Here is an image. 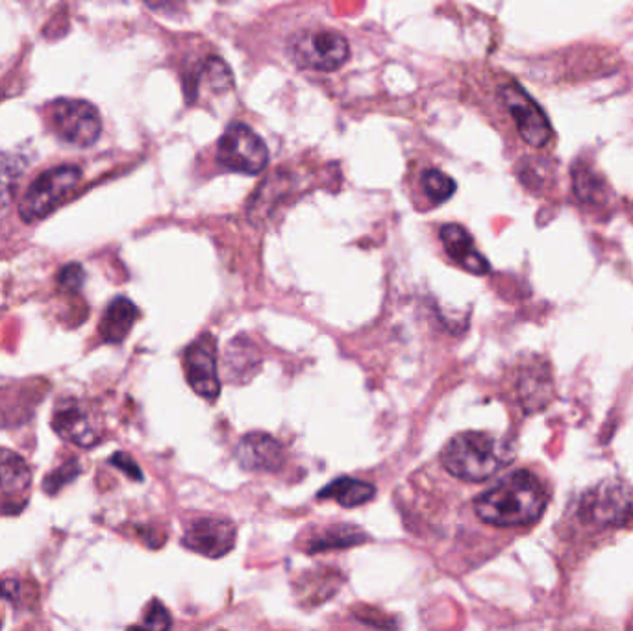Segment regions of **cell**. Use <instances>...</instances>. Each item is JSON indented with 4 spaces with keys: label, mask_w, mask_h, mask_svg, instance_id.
Instances as JSON below:
<instances>
[{
    "label": "cell",
    "mask_w": 633,
    "mask_h": 631,
    "mask_svg": "<svg viewBox=\"0 0 633 631\" xmlns=\"http://www.w3.org/2000/svg\"><path fill=\"white\" fill-rule=\"evenodd\" d=\"M78 474H81V463H78V460H67L46 476L45 482H43V490H45L49 495H56L57 491H62L65 485L76 480Z\"/></svg>",
    "instance_id": "21"
},
{
    "label": "cell",
    "mask_w": 633,
    "mask_h": 631,
    "mask_svg": "<svg viewBox=\"0 0 633 631\" xmlns=\"http://www.w3.org/2000/svg\"><path fill=\"white\" fill-rule=\"evenodd\" d=\"M24 164L18 158H12V160L2 161L0 164V208L12 200V193L15 191V183H18L19 177L23 175Z\"/></svg>",
    "instance_id": "22"
},
{
    "label": "cell",
    "mask_w": 633,
    "mask_h": 631,
    "mask_svg": "<svg viewBox=\"0 0 633 631\" xmlns=\"http://www.w3.org/2000/svg\"><path fill=\"white\" fill-rule=\"evenodd\" d=\"M583 512L591 520L602 524H622L633 515V498L626 485L605 482L583 501Z\"/></svg>",
    "instance_id": "11"
},
{
    "label": "cell",
    "mask_w": 633,
    "mask_h": 631,
    "mask_svg": "<svg viewBox=\"0 0 633 631\" xmlns=\"http://www.w3.org/2000/svg\"><path fill=\"white\" fill-rule=\"evenodd\" d=\"M377 496V487L356 478H339L319 491L320 501H336L342 507L363 506Z\"/></svg>",
    "instance_id": "16"
},
{
    "label": "cell",
    "mask_w": 633,
    "mask_h": 631,
    "mask_svg": "<svg viewBox=\"0 0 633 631\" xmlns=\"http://www.w3.org/2000/svg\"><path fill=\"white\" fill-rule=\"evenodd\" d=\"M366 539L367 535L361 529L352 526V524H337V526H330V528L315 529L314 534L306 539L304 548L309 554L342 550V548L361 545V543H366Z\"/></svg>",
    "instance_id": "15"
},
{
    "label": "cell",
    "mask_w": 633,
    "mask_h": 631,
    "mask_svg": "<svg viewBox=\"0 0 633 631\" xmlns=\"http://www.w3.org/2000/svg\"><path fill=\"white\" fill-rule=\"evenodd\" d=\"M287 54L297 67L331 73L348 62L350 45L336 30L308 29L292 35Z\"/></svg>",
    "instance_id": "3"
},
{
    "label": "cell",
    "mask_w": 633,
    "mask_h": 631,
    "mask_svg": "<svg viewBox=\"0 0 633 631\" xmlns=\"http://www.w3.org/2000/svg\"><path fill=\"white\" fill-rule=\"evenodd\" d=\"M137 319H139V309L136 304L125 296H117L104 313L98 332L104 341L109 345H119L128 337Z\"/></svg>",
    "instance_id": "14"
},
{
    "label": "cell",
    "mask_w": 633,
    "mask_h": 631,
    "mask_svg": "<svg viewBox=\"0 0 633 631\" xmlns=\"http://www.w3.org/2000/svg\"><path fill=\"white\" fill-rule=\"evenodd\" d=\"M32 482L29 463L12 450L0 449V490L8 495L23 493Z\"/></svg>",
    "instance_id": "17"
},
{
    "label": "cell",
    "mask_w": 633,
    "mask_h": 631,
    "mask_svg": "<svg viewBox=\"0 0 633 631\" xmlns=\"http://www.w3.org/2000/svg\"><path fill=\"white\" fill-rule=\"evenodd\" d=\"M422 189L435 204H443L456 193V182L440 169H429L422 175Z\"/></svg>",
    "instance_id": "18"
},
{
    "label": "cell",
    "mask_w": 633,
    "mask_h": 631,
    "mask_svg": "<svg viewBox=\"0 0 633 631\" xmlns=\"http://www.w3.org/2000/svg\"><path fill=\"white\" fill-rule=\"evenodd\" d=\"M109 463L117 466V469H120V471L126 472L131 480H137V482H141V480H144V472H141V469H139L136 461L131 460L130 455L125 454V452H117V454L112 455Z\"/></svg>",
    "instance_id": "24"
},
{
    "label": "cell",
    "mask_w": 633,
    "mask_h": 631,
    "mask_svg": "<svg viewBox=\"0 0 633 631\" xmlns=\"http://www.w3.org/2000/svg\"><path fill=\"white\" fill-rule=\"evenodd\" d=\"M238 529L226 518L205 517L194 520L183 535V546L205 558H223L235 546Z\"/></svg>",
    "instance_id": "9"
},
{
    "label": "cell",
    "mask_w": 633,
    "mask_h": 631,
    "mask_svg": "<svg viewBox=\"0 0 633 631\" xmlns=\"http://www.w3.org/2000/svg\"><path fill=\"white\" fill-rule=\"evenodd\" d=\"M200 78L208 84L211 92L224 93L232 87V73L221 57H208L200 69Z\"/></svg>",
    "instance_id": "19"
},
{
    "label": "cell",
    "mask_w": 633,
    "mask_h": 631,
    "mask_svg": "<svg viewBox=\"0 0 633 631\" xmlns=\"http://www.w3.org/2000/svg\"><path fill=\"white\" fill-rule=\"evenodd\" d=\"M52 428L60 438L82 449L93 446L98 441L97 424L81 400H60L52 413Z\"/></svg>",
    "instance_id": "10"
},
{
    "label": "cell",
    "mask_w": 633,
    "mask_h": 631,
    "mask_svg": "<svg viewBox=\"0 0 633 631\" xmlns=\"http://www.w3.org/2000/svg\"><path fill=\"white\" fill-rule=\"evenodd\" d=\"M171 625L172 619L169 609L160 600H152L149 603V608L145 609L141 622L131 625V628H128V631H169Z\"/></svg>",
    "instance_id": "20"
},
{
    "label": "cell",
    "mask_w": 633,
    "mask_h": 631,
    "mask_svg": "<svg viewBox=\"0 0 633 631\" xmlns=\"http://www.w3.org/2000/svg\"><path fill=\"white\" fill-rule=\"evenodd\" d=\"M82 180V171L75 166L52 167L35 178L29 191L24 193L19 215L24 222H38L46 219L57 206L73 194Z\"/></svg>",
    "instance_id": "4"
},
{
    "label": "cell",
    "mask_w": 633,
    "mask_h": 631,
    "mask_svg": "<svg viewBox=\"0 0 633 631\" xmlns=\"http://www.w3.org/2000/svg\"><path fill=\"white\" fill-rule=\"evenodd\" d=\"M235 458L243 469L252 472L278 471L286 461L284 446L267 433L260 432L249 433L241 439L235 449Z\"/></svg>",
    "instance_id": "12"
},
{
    "label": "cell",
    "mask_w": 633,
    "mask_h": 631,
    "mask_svg": "<svg viewBox=\"0 0 633 631\" xmlns=\"http://www.w3.org/2000/svg\"><path fill=\"white\" fill-rule=\"evenodd\" d=\"M84 278H86V273H84V269H82L78 263L67 265V267L62 269L60 274H57V282H60L63 290L67 291L81 290L82 284H84Z\"/></svg>",
    "instance_id": "23"
},
{
    "label": "cell",
    "mask_w": 633,
    "mask_h": 631,
    "mask_svg": "<svg viewBox=\"0 0 633 631\" xmlns=\"http://www.w3.org/2000/svg\"><path fill=\"white\" fill-rule=\"evenodd\" d=\"M500 97L509 115L514 117L515 126L525 143L534 148L547 147L548 141L552 139V125L541 106L514 82L500 90Z\"/></svg>",
    "instance_id": "7"
},
{
    "label": "cell",
    "mask_w": 633,
    "mask_h": 631,
    "mask_svg": "<svg viewBox=\"0 0 633 631\" xmlns=\"http://www.w3.org/2000/svg\"><path fill=\"white\" fill-rule=\"evenodd\" d=\"M51 123L63 141L78 148L95 145L103 132V119L98 109L81 98L54 101L51 106Z\"/></svg>",
    "instance_id": "5"
},
{
    "label": "cell",
    "mask_w": 633,
    "mask_h": 631,
    "mask_svg": "<svg viewBox=\"0 0 633 631\" xmlns=\"http://www.w3.org/2000/svg\"><path fill=\"white\" fill-rule=\"evenodd\" d=\"M441 463L454 478L484 482L508 463L506 450L484 432L457 433L441 452Z\"/></svg>",
    "instance_id": "2"
},
{
    "label": "cell",
    "mask_w": 633,
    "mask_h": 631,
    "mask_svg": "<svg viewBox=\"0 0 633 631\" xmlns=\"http://www.w3.org/2000/svg\"><path fill=\"white\" fill-rule=\"evenodd\" d=\"M441 241L446 254L471 274L489 273V262L482 256V252L474 245L473 235L460 224H445L441 228Z\"/></svg>",
    "instance_id": "13"
},
{
    "label": "cell",
    "mask_w": 633,
    "mask_h": 631,
    "mask_svg": "<svg viewBox=\"0 0 633 631\" xmlns=\"http://www.w3.org/2000/svg\"><path fill=\"white\" fill-rule=\"evenodd\" d=\"M183 369L189 386L199 397L215 400L221 392L218 370V341L210 334L197 337L183 353Z\"/></svg>",
    "instance_id": "8"
},
{
    "label": "cell",
    "mask_w": 633,
    "mask_h": 631,
    "mask_svg": "<svg viewBox=\"0 0 633 631\" xmlns=\"http://www.w3.org/2000/svg\"><path fill=\"white\" fill-rule=\"evenodd\" d=\"M218 158L230 171L257 175L268 164V148L251 126L234 123L219 141Z\"/></svg>",
    "instance_id": "6"
},
{
    "label": "cell",
    "mask_w": 633,
    "mask_h": 631,
    "mask_svg": "<svg viewBox=\"0 0 633 631\" xmlns=\"http://www.w3.org/2000/svg\"><path fill=\"white\" fill-rule=\"evenodd\" d=\"M547 502V491L541 482L531 472L519 471L482 493L474 502V512L484 523L514 528L537 523Z\"/></svg>",
    "instance_id": "1"
}]
</instances>
